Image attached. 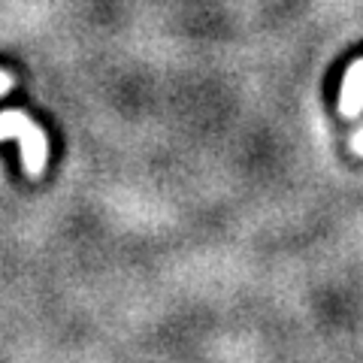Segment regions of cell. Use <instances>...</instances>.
<instances>
[{
    "mask_svg": "<svg viewBox=\"0 0 363 363\" xmlns=\"http://www.w3.org/2000/svg\"><path fill=\"white\" fill-rule=\"evenodd\" d=\"M354 152H357V155H363V130L354 136Z\"/></svg>",
    "mask_w": 363,
    "mask_h": 363,
    "instance_id": "cell-4",
    "label": "cell"
},
{
    "mask_svg": "<svg viewBox=\"0 0 363 363\" xmlns=\"http://www.w3.org/2000/svg\"><path fill=\"white\" fill-rule=\"evenodd\" d=\"M339 109L348 118H357L363 112V61H354L345 73L342 94H339Z\"/></svg>",
    "mask_w": 363,
    "mask_h": 363,
    "instance_id": "cell-2",
    "label": "cell"
},
{
    "mask_svg": "<svg viewBox=\"0 0 363 363\" xmlns=\"http://www.w3.org/2000/svg\"><path fill=\"white\" fill-rule=\"evenodd\" d=\"M6 136H18L21 140V161H25L28 176L40 179L45 161H49V143H45L43 130L25 112H4L0 116V140H6Z\"/></svg>",
    "mask_w": 363,
    "mask_h": 363,
    "instance_id": "cell-1",
    "label": "cell"
},
{
    "mask_svg": "<svg viewBox=\"0 0 363 363\" xmlns=\"http://www.w3.org/2000/svg\"><path fill=\"white\" fill-rule=\"evenodd\" d=\"M13 85H16V79H13V76H9L6 70H0V94H6V91H9V88H13Z\"/></svg>",
    "mask_w": 363,
    "mask_h": 363,
    "instance_id": "cell-3",
    "label": "cell"
}]
</instances>
